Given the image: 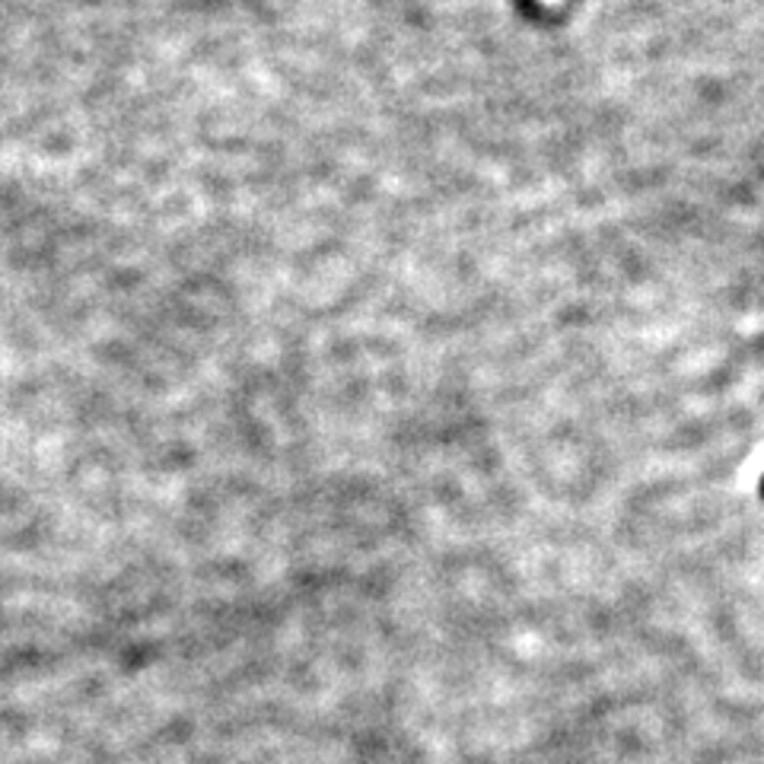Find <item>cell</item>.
I'll list each match as a JSON object with an SVG mask.
<instances>
[{
    "mask_svg": "<svg viewBox=\"0 0 764 764\" xmlns=\"http://www.w3.org/2000/svg\"><path fill=\"white\" fill-rule=\"evenodd\" d=\"M548 3H558V0H548Z\"/></svg>",
    "mask_w": 764,
    "mask_h": 764,
    "instance_id": "obj_1",
    "label": "cell"
}]
</instances>
